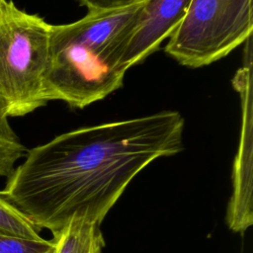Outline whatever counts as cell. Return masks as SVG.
Instances as JSON below:
<instances>
[{"mask_svg": "<svg viewBox=\"0 0 253 253\" xmlns=\"http://www.w3.org/2000/svg\"><path fill=\"white\" fill-rule=\"evenodd\" d=\"M184 126L163 111L64 132L29 149L0 195L52 236L75 218L101 225L140 171L183 150Z\"/></svg>", "mask_w": 253, "mask_h": 253, "instance_id": "1", "label": "cell"}, {"mask_svg": "<svg viewBox=\"0 0 253 253\" xmlns=\"http://www.w3.org/2000/svg\"><path fill=\"white\" fill-rule=\"evenodd\" d=\"M142 1L51 25L44 75L47 102L83 109L122 87L126 71L121 62Z\"/></svg>", "mask_w": 253, "mask_h": 253, "instance_id": "2", "label": "cell"}, {"mask_svg": "<svg viewBox=\"0 0 253 253\" xmlns=\"http://www.w3.org/2000/svg\"><path fill=\"white\" fill-rule=\"evenodd\" d=\"M51 25L6 0L0 10V104L7 117L46 105L44 75Z\"/></svg>", "mask_w": 253, "mask_h": 253, "instance_id": "3", "label": "cell"}, {"mask_svg": "<svg viewBox=\"0 0 253 253\" xmlns=\"http://www.w3.org/2000/svg\"><path fill=\"white\" fill-rule=\"evenodd\" d=\"M252 30V0H191L164 49L180 64L198 68L225 57Z\"/></svg>", "mask_w": 253, "mask_h": 253, "instance_id": "4", "label": "cell"}, {"mask_svg": "<svg viewBox=\"0 0 253 253\" xmlns=\"http://www.w3.org/2000/svg\"><path fill=\"white\" fill-rule=\"evenodd\" d=\"M191 0H143L122 58L127 71L153 53L182 22Z\"/></svg>", "mask_w": 253, "mask_h": 253, "instance_id": "5", "label": "cell"}, {"mask_svg": "<svg viewBox=\"0 0 253 253\" xmlns=\"http://www.w3.org/2000/svg\"><path fill=\"white\" fill-rule=\"evenodd\" d=\"M55 253H102L105 240L101 225L75 218L58 234L52 237Z\"/></svg>", "mask_w": 253, "mask_h": 253, "instance_id": "6", "label": "cell"}, {"mask_svg": "<svg viewBox=\"0 0 253 253\" xmlns=\"http://www.w3.org/2000/svg\"><path fill=\"white\" fill-rule=\"evenodd\" d=\"M27 151L10 126L8 117L0 104V178L8 179L16 168V163L25 157Z\"/></svg>", "mask_w": 253, "mask_h": 253, "instance_id": "7", "label": "cell"}, {"mask_svg": "<svg viewBox=\"0 0 253 253\" xmlns=\"http://www.w3.org/2000/svg\"><path fill=\"white\" fill-rule=\"evenodd\" d=\"M0 234L27 238L41 239L40 230L35 227L17 209L0 195Z\"/></svg>", "mask_w": 253, "mask_h": 253, "instance_id": "8", "label": "cell"}, {"mask_svg": "<svg viewBox=\"0 0 253 253\" xmlns=\"http://www.w3.org/2000/svg\"><path fill=\"white\" fill-rule=\"evenodd\" d=\"M53 239L19 238L0 234V253H53Z\"/></svg>", "mask_w": 253, "mask_h": 253, "instance_id": "9", "label": "cell"}, {"mask_svg": "<svg viewBox=\"0 0 253 253\" xmlns=\"http://www.w3.org/2000/svg\"><path fill=\"white\" fill-rule=\"evenodd\" d=\"M80 5L87 8L88 13L105 12L128 7L138 0H77Z\"/></svg>", "mask_w": 253, "mask_h": 253, "instance_id": "10", "label": "cell"}, {"mask_svg": "<svg viewBox=\"0 0 253 253\" xmlns=\"http://www.w3.org/2000/svg\"><path fill=\"white\" fill-rule=\"evenodd\" d=\"M5 2H6V0H0V10H1V8H2V6L4 5Z\"/></svg>", "mask_w": 253, "mask_h": 253, "instance_id": "11", "label": "cell"}, {"mask_svg": "<svg viewBox=\"0 0 253 253\" xmlns=\"http://www.w3.org/2000/svg\"><path fill=\"white\" fill-rule=\"evenodd\" d=\"M53 253H55V250H54V252H53Z\"/></svg>", "mask_w": 253, "mask_h": 253, "instance_id": "12", "label": "cell"}, {"mask_svg": "<svg viewBox=\"0 0 253 253\" xmlns=\"http://www.w3.org/2000/svg\"><path fill=\"white\" fill-rule=\"evenodd\" d=\"M138 1H141V0H138Z\"/></svg>", "mask_w": 253, "mask_h": 253, "instance_id": "13", "label": "cell"}]
</instances>
